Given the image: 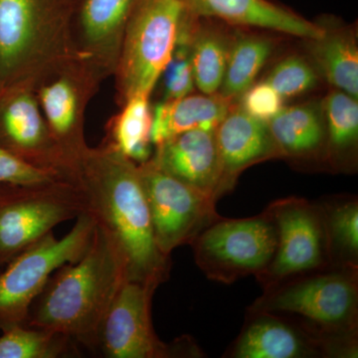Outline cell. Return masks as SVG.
<instances>
[{
    "mask_svg": "<svg viewBox=\"0 0 358 358\" xmlns=\"http://www.w3.org/2000/svg\"><path fill=\"white\" fill-rule=\"evenodd\" d=\"M60 178H67V176L30 166L0 148V183L29 185V183L45 182V181Z\"/></svg>",
    "mask_w": 358,
    "mask_h": 358,
    "instance_id": "obj_31",
    "label": "cell"
},
{
    "mask_svg": "<svg viewBox=\"0 0 358 358\" xmlns=\"http://www.w3.org/2000/svg\"><path fill=\"white\" fill-rule=\"evenodd\" d=\"M1 268H1V267H0V271H1Z\"/></svg>",
    "mask_w": 358,
    "mask_h": 358,
    "instance_id": "obj_33",
    "label": "cell"
},
{
    "mask_svg": "<svg viewBox=\"0 0 358 358\" xmlns=\"http://www.w3.org/2000/svg\"><path fill=\"white\" fill-rule=\"evenodd\" d=\"M324 113L329 152L338 159L357 148V99L345 92L334 91L324 101Z\"/></svg>",
    "mask_w": 358,
    "mask_h": 358,
    "instance_id": "obj_27",
    "label": "cell"
},
{
    "mask_svg": "<svg viewBox=\"0 0 358 358\" xmlns=\"http://www.w3.org/2000/svg\"><path fill=\"white\" fill-rule=\"evenodd\" d=\"M271 52L272 43L267 38L257 36L238 38L228 52L221 95L230 100L243 95L255 82Z\"/></svg>",
    "mask_w": 358,
    "mask_h": 358,
    "instance_id": "obj_25",
    "label": "cell"
},
{
    "mask_svg": "<svg viewBox=\"0 0 358 358\" xmlns=\"http://www.w3.org/2000/svg\"><path fill=\"white\" fill-rule=\"evenodd\" d=\"M186 1L192 2V1H193V0H186Z\"/></svg>",
    "mask_w": 358,
    "mask_h": 358,
    "instance_id": "obj_32",
    "label": "cell"
},
{
    "mask_svg": "<svg viewBox=\"0 0 358 358\" xmlns=\"http://www.w3.org/2000/svg\"><path fill=\"white\" fill-rule=\"evenodd\" d=\"M30 80L72 178L78 160L89 148L85 138V115L103 79L86 62L70 54L45 66Z\"/></svg>",
    "mask_w": 358,
    "mask_h": 358,
    "instance_id": "obj_8",
    "label": "cell"
},
{
    "mask_svg": "<svg viewBox=\"0 0 358 358\" xmlns=\"http://www.w3.org/2000/svg\"><path fill=\"white\" fill-rule=\"evenodd\" d=\"M0 148L30 166L71 178L30 79L0 88Z\"/></svg>",
    "mask_w": 358,
    "mask_h": 358,
    "instance_id": "obj_13",
    "label": "cell"
},
{
    "mask_svg": "<svg viewBox=\"0 0 358 358\" xmlns=\"http://www.w3.org/2000/svg\"><path fill=\"white\" fill-rule=\"evenodd\" d=\"M150 98L136 95L122 103L120 112L108 122L102 143L136 164L148 162L154 155Z\"/></svg>",
    "mask_w": 358,
    "mask_h": 358,
    "instance_id": "obj_20",
    "label": "cell"
},
{
    "mask_svg": "<svg viewBox=\"0 0 358 358\" xmlns=\"http://www.w3.org/2000/svg\"><path fill=\"white\" fill-rule=\"evenodd\" d=\"M326 222L329 265L358 267V201L338 196L319 201Z\"/></svg>",
    "mask_w": 358,
    "mask_h": 358,
    "instance_id": "obj_22",
    "label": "cell"
},
{
    "mask_svg": "<svg viewBox=\"0 0 358 358\" xmlns=\"http://www.w3.org/2000/svg\"><path fill=\"white\" fill-rule=\"evenodd\" d=\"M79 345L64 334L20 324L2 331L0 358H60L74 357Z\"/></svg>",
    "mask_w": 358,
    "mask_h": 358,
    "instance_id": "obj_24",
    "label": "cell"
},
{
    "mask_svg": "<svg viewBox=\"0 0 358 358\" xmlns=\"http://www.w3.org/2000/svg\"><path fill=\"white\" fill-rule=\"evenodd\" d=\"M96 225L93 216L84 212L64 237L57 239L52 231L1 268L0 331L24 324L30 305L50 275L65 264L76 262L84 255Z\"/></svg>",
    "mask_w": 358,
    "mask_h": 358,
    "instance_id": "obj_7",
    "label": "cell"
},
{
    "mask_svg": "<svg viewBox=\"0 0 358 358\" xmlns=\"http://www.w3.org/2000/svg\"><path fill=\"white\" fill-rule=\"evenodd\" d=\"M228 52L229 48L220 35L197 24L190 42V57L194 84L202 94L213 95L221 88Z\"/></svg>",
    "mask_w": 358,
    "mask_h": 358,
    "instance_id": "obj_26",
    "label": "cell"
},
{
    "mask_svg": "<svg viewBox=\"0 0 358 358\" xmlns=\"http://www.w3.org/2000/svg\"><path fill=\"white\" fill-rule=\"evenodd\" d=\"M126 280L124 257L96 224L84 255L50 275L23 324L64 334L94 350L103 320Z\"/></svg>",
    "mask_w": 358,
    "mask_h": 358,
    "instance_id": "obj_2",
    "label": "cell"
},
{
    "mask_svg": "<svg viewBox=\"0 0 358 358\" xmlns=\"http://www.w3.org/2000/svg\"><path fill=\"white\" fill-rule=\"evenodd\" d=\"M266 210L277 226L278 244L272 261L256 277L264 289L329 265L326 222L320 202L288 197L275 200Z\"/></svg>",
    "mask_w": 358,
    "mask_h": 358,
    "instance_id": "obj_12",
    "label": "cell"
},
{
    "mask_svg": "<svg viewBox=\"0 0 358 358\" xmlns=\"http://www.w3.org/2000/svg\"><path fill=\"white\" fill-rule=\"evenodd\" d=\"M74 0H0V88L72 54Z\"/></svg>",
    "mask_w": 358,
    "mask_h": 358,
    "instance_id": "obj_4",
    "label": "cell"
},
{
    "mask_svg": "<svg viewBox=\"0 0 358 358\" xmlns=\"http://www.w3.org/2000/svg\"><path fill=\"white\" fill-rule=\"evenodd\" d=\"M89 212L120 249L128 280L162 285L171 273V257L155 243L138 164L108 147L88 148L72 173Z\"/></svg>",
    "mask_w": 358,
    "mask_h": 358,
    "instance_id": "obj_1",
    "label": "cell"
},
{
    "mask_svg": "<svg viewBox=\"0 0 358 358\" xmlns=\"http://www.w3.org/2000/svg\"><path fill=\"white\" fill-rule=\"evenodd\" d=\"M193 10L230 24L264 28L310 40L322 38L327 28L310 22L268 0H193Z\"/></svg>",
    "mask_w": 358,
    "mask_h": 358,
    "instance_id": "obj_18",
    "label": "cell"
},
{
    "mask_svg": "<svg viewBox=\"0 0 358 358\" xmlns=\"http://www.w3.org/2000/svg\"><path fill=\"white\" fill-rule=\"evenodd\" d=\"M81 188L72 179L0 183V267L65 221L87 212Z\"/></svg>",
    "mask_w": 358,
    "mask_h": 358,
    "instance_id": "obj_6",
    "label": "cell"
},
{
    "mask_svg": "<svg viewBox=\"0 0 358 358\" xmlns=\"http://www.w3.org/2000/svg\"><path fill=\"white\" fill-rule=\"evenodd\" d=\"M193 34L194 29L192 26L181 25L173 56L159 78V80L162 79L164 88L162 101L183 98L192 94V90L194 89V78L190 57V42Z\"/></svg>",
    "mask_w": 358,
    "mask_h": 358,
    "instance_id": "obj_28",
    "label": "cell"
},
{
    "mask_svg": "<svg viewBox=\"0 0 358 358\" xmlns=\"http://www.w3.org/2000/svg\"><path fill=\"white\" fill-rule=\"evenodd\" d=\"M223 357H331L319 336L293 317L249 310L241 333Z\"/></svg>",
    "mask_w": 358,
    "mask_h": 358,
    "instance_id": "obj_15",
    "label": "cell"
},
{
    "mask_svg": "<svg viewBox=\"0 0 358 358\" xmlns=\"http://www.w3.org/2000/svg\"><path fill=\"white\" fill-rule=\"evenodd\" d=\"M138 167L155 243L164 255L171 257L174 249L192 244L221 218L215 209L217 200L164 173L152 159Z\"/></svg>",
    "mask_w": 358,
    "mask_h": 358,
    "instance_id": "obj_11",
    "label": "cell"
},
{
    "mask_svg": "<svg viewBox=\"0 0 358 358\" xmlns=\"http://www.w3.org/2000/svg\"><path fill=\"white\" fill-rule=\"evenodd\" d=\"M214 133L222 167L223 194L234 186L237 176L247 167L280 157L268 124L241 107L231 108Z\"/></svg>",
    "mask_w": 358,
    "mask_h": 358,
    "instance_id": "obj_17",
    "label": "cell"
},
{
    "mask_svg": "<svg viewBox=\"0 0 358 358\" xmlns=\"http://www.w3.org/2000/svg\"><path fill=\"white\" fill-rule=\"evenodd\" d=\"M313 42V57L329 83L357 99L358 49L352 35L327 29L322 38Z\"/></svg>",
    "mask_w": 358,
    "mask_h": 358,
    "instance_id": "obj_23",
    "label": "cell"
},
{
    "mask_svg": "<svg viewBox=\"0 0 358 358\" xmlns=\"http://www.w3.org/2000/svg\"><path fill=\"white\" fill-rule=\"evenodd\" d=\"M152 162L164 173L218 200L222 167L214 131L192 129L155 147Z\"/></svg>",
    "mask_w": 358,
    "mask_h": 358,
    "instance_id": "obj_16",
    "label": "cell"
},
{
    "mask_svg": "<svg viewBox=\"0 0 358 358\" xmlns=\"http://www.w3.org/2000/svg\"><path fill=\"white\" fill-rule=\"evenodd\" d=\"M249 310L293 317L324 341L331 357H357L355 266L329 265L292 275L264 289Z\"/></svg>",
    "mask_w": 358,
    "mask_h": 358,
    "instance_id": "obj_3",
    "label": "cell"
},
{
    "mask_svg": "<svg viewBox=\"0 0 358 358\" xmlns=\"http://www.w3.org/2000/svg\"><path fill=\"white\" fill-rule=\"evenodd\" d=\"M278 230L267 210L253 217L219 218L193 240L195 263L212 281L232 282L268 267L275 255Z\"/></svg>",
    "mask_w": 358,
    "mask_h": 358,
    "instance_id": "obj_9",
    "label": "cell"
},
{
    "mask_svg": "<svg viewBox=\"0 0 358 358\" xmlns=\"http://www.w3.org/2000/svg\"><path fill=\"white\" fill-rule=\"evenodd\" d=\"M241 96L242 109L266 124L280 112L284 100L266 81L252 85Z\"/></svg>",
    "mask_w": 358,
    "mask_h": 358,
    "instance_id": "obj_30",
    "label": "cell"
},
{
    "mask_svg": "<svg viewBox=\"0 0 358 358\" xmlns=\"http://www.w3.org/2000/svg\"><path fill=\"white\" fill-rule=\"evenodd\" d=\"M266 82L285 99L301 95L313 88L317 84V76L305 59L293 56L275 66Z\"/></svg>",
    "mask_w": 358,
    "mask_h": 358,
    "instance_id": "obj_29",
    "label": "cell"
},
{
    "mask_svg": "<svg viewBox=\"0 0 358 358\" xmlns=\"http://www.w3.org/2000/svg\"><path fill=\"white\" fill-rule=\"evenodd\" d=\"M230 99L222 95H189L176 100L162 101L152 107L150 140L154 147L192 129L215 131L232 108Z\"/></svg>",
    "mask_w": 358,
    "mask_h": 358,
    "instance_id": "obj_19",
    "label": "cell"
},
{
    "mask_svg": "<svg viewBox=\"0 0 358 358\" xmlns=\"http://www.w3.org/2000/svg\"><path fill=\"white\" fill-rule=\"evenodd\" d=\"M190 8L186 0H140L127 26L113 75L120 106L134 96H152Z\"/></svg>",
    "mask_w": 358,
    "mask_h": 358,
    "instance_id": "obj_5",
    "label": "cell"
},
{
    "mask_svg": "<svg viewBox=\"0 0 358 358\" xmlns=\"http://www.w3.org/2000/svg\"><path fill=\"white\" fill-rule=\"evenodd\" d=\"M157 288L152 282L126 280L103 320L94 350L107 358L202 357L192 339L169 345L155 334L152 305Z\"/></svg>",
    "mask_w": 358,
    "mask_h": 358,
    "instance_id": "obj_10",
    "label": "cell"
},
{
    "mask_svg": "<svg viewBox=\"0 0 358 358\" xmlns=\"http://www.w3.org/2000/svg\"><path fill=\"white\" fill-rule=\"evenodd\" d=\"M267 124L280 157H312L327 141L324 122L312 106L282 107Z\"/></svg>",
    "mask_w": 358,
    "mask_h": 358,
    "instance_id": "obj_21",
    "label": "cell"
},
{
    "mask_svg": "<svg viewBox=\"0 0 358 358\" xmlns=\"http://www.w3.org/2000/svg\"><path fill=\"white\" fill-rule=\"evenodd\" d=\"M140 0H74L70 46L103 80L113 76L129 20Z\"/></svg>",
    "mask_w": 358,
    "mask_h": 358,
    "instance_id": "obj_14",
    "label": "cell"
}]
</instances>
